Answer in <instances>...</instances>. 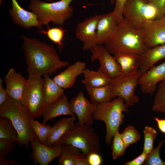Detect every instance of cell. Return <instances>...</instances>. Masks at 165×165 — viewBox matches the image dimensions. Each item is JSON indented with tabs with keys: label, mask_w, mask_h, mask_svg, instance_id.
Listing matches in <instances>:
<instances>
[{
	"label": "cell",
	"mask_w": 165,
	"mask_h": 165,
	"mask_svg": "<svg viewBox=\"0 0 165 165\" xmlns=\"http://www.w3.org/2000/svg\"><path fill=\"white\" fill-rule=\"evenodd\" d=\"M89 165H100L103 161L101 156L98 153H93L87 156Z\"/></svg>",
	"instance_id": "74e56055"
},
{
	"label": "cell",
	"mask_w": 165,
	"mask_h": 165,
	"mask_svg": "<svg viewBox=\"0 0 165 165\" xmlns=\"http://www.w3.org/2000/svg\"><path fill=\"white\" fill-rule=\"evenodd\" d=\"M65 31V30L60 27L49 28L48 27L47 30H39L38 33L46 35L51 41L58 45L61 50L63 46V41Z\"/></svg>",
	"instance_id": "4dcf8cb0"
},
{
	"label": "cell",
	"mask_w": 165,
	"mask_h": 165,
	"mask_svg": "<svg viewBox=\"0 0 165 165\" xmlns=\"http://www.w3.org/2000/svg\"><path fill=\"white\" fill-rule=\"evenodd\" d=\"M0 139L19 144L18 134L12 122L2 117H0Z\"/></svg>",
	"instance_id": "83f0119b"
},
{
	"label": "cell",
	"mask_w": 165,
	"mask_h": 165,
	"mask_svg": "<svg viewBox=\"0 0 165 165\" xmlns=\"http://www.w3.org/2000/svg\"><path fill=\"white\" fill-rule=\"evenodd\" d=\"M0 116L7 118L12 122L17 131L19 144L28 150V145L37 138L31 126V119L26 108L20 102L9 97L0 106Z\"/></svg>",
	"instance_id": "3957f363"
},
{
	"label": "cell",
	"mask_w": 165,
	"mask_h": 165,
	"mask_svg": "<svg viewBox=\"0 0 165 165\" xmlns=\"http://www.w3.org/2000/svg\"><path fill=\"white\" fill-rule=\"evenodd\" d=\"M71 110L76 115L78 122L77 124L92 125L94 119L93 115L96 111L97 104L89 101L82 92H79L69 102Z\"/></svg>",
	"instance_id": "30bf717a"
},
{
	"label": "cell",
	"mask_w": 165,
	"mask_h": 165,
	"mask_svg": "<svg viewBox=\"0 0 165 165\" xmlns=\"http://www.w3.org/2000/svg\"><path fill=\"white\" fill-rule=\"evenodd\" d=\"M147 154L142 152V153L133 160L127 162L124 165H141L144 162L147 156Z\"/></svg>",
	"instance_id": "f35d334b"
},
{
	"label": "cell",
	"mask_w": 165,
	"mask_h": 165,
	"mask_svg": "<svg viewBox=\"0 0 165 165\" xmlns=\"http://www.w3.org/2000/svg\"><path fill=\"white\" fill-rule=\"evenodd\" d=\"M101 15L86 18L78 23L75 28L76 38L83 43V51L91 50L98 45L97 28Z\"/></svg>",
	"instance_id": "8fae6325"
},
{
	"label": "cell",
	"mask_w": 165,
	"mask_h": 165,
	"mask_svg": "<svg viewBox=\"0 0 165 165\" xmlns=\"http://www.w3.org/2000/svg\"><path fill=\"white\" fill-rule=\"evenodd\" d=\"M76 120L75 116L61 119L52 127L46 146L51 147L58 144L62 137L74 129Z\"/></svg>",
	"instance_id": "ffe728a7"
},
{
	"label": "cell",
	"mask_w": 165,
	"mask_h": 165,
	"mask_svg": "<svg viewBox=\"0 0 165 165\" xmlns=\"http://www.w3.org/2000/svg\"><path fill=\"white\" fill-rule=\"evenodd\" d=\"M27 79L20 103L26 108L31 118L35 119L43 116L48 105L45 98L44 79L28 75Z\"/></svg>",
	"instance_id": "52a82bcc"
},
{
	"label": "cell",
	"mask_w": 165,
	"mask_h": 165,
	"mask_svg": "<svg viewBox=\"0 0 165 165\" xmlns=\"http://www.w3.org/2000/svg\"><path fill=\"white\" fill-rule=\"evenodd\" d=\"M16 143L0 139V161L6 159L7 155L16 148Z\"/></svg>",
	"instance_id": "d590c367"
},
{
	"label": "cell",
	"mask_w": 165,
	"mask_h": 165,
	"mask_svg": "<svg viewBox=\"0 0 165 165\" xmlns=\"http://www.w3.org/2000/svg\"><path fill=\"white\" fill-rule=\"evenodd\" d=\"M90 60L94 62L98 60L100 63L99 69L104 72L113 79L121 75L120 66L102 45H97L91 50Z\"/></svg>",
	"instance_id": "7c38bea8"
},
{
	"label": "cell",
	"mask_w": 165,
	"mask_h": 165,
	"mask_svg": "<svg viewBox=\"0 0 165 165\" xmlns=\"http://www.w3.org/2000/svg\"><path fill=\"white\" fill-rule=\"evenodd\" d=\"M163 17L165 18V4L164 7L163 12Z\"/></svg>",
	"instance_id": "ee69618b"
},
{
	"label": "cell",
	"mask_w": 165,
	"mask_h": 165,
	"mask_svg": "<svg viewBox=\"0 0 165 165\" xmlns=\"http://www.w3.org/2000/svg\"><path fill=\"white\" fill-rule=\"evenodd\" d=\"M0 165H20L21 164L17 161L9 159L0 161Z\"/></svg>",
	"instance_id": "7bdbcfd3"
},
{
	"label": "cell",
	"mask_w": 165,
	"mask_h": 165,
	"mask_svg": "<svg viewBox=\"0 0 165 165\" xmlns=\"http://www.w3.org/2000/svg\"><path fill=\"white\" fill-rule=\"evenodd\" d=\"M84 79L82 83L85 86L99 87L108 85L112 79L107 74L98 69L94 71L86 68L83 71Z\"/></svg>",
	"instance_id": "cb8c5ba5"
},
{
	"label": "cell",
	"mask_w": 165,
	"mask_h": 165,
	"mask_svg": "<svg viewBox=\"0 0 165 165\" xmlns=\"http://www.w3.org/2000/svg\"><path fill=\"white\" fill-rule=\"evenodd\" d=\"M85 86L90 101L97 104L110 101L115 98L111 83L99 87Z\"/></svg>",
	"instance_id": "d4e9b609"
},
{
	"label": "cell",
	"mask_w": 165,
	"mask_h": 165,
	"mask_svg": "<svg viewBox=\"0 0 165 165\" xmlns=\"http://www.w3.org/2000/svg\"><path fill=\"white\" fill-rule=\"evenodd\" d=\"M21 38L28 75L38 77L51 75L69 65L68 61L61 59L52 45L35 38L22 35Z\"/></svg>",
	"instance_id": "6da1fadb"
},
{
	"label": "cell",
	"mask_w": 165,
	"mask_h": 165,
	"mask_svg": "<svg viewBox=\"0 0 165 165\" xmlns=\"http://www.w3.org/2000/svg\"><path fill=\"white\" fill-rule=\"evenodd\" d=\"M141 30L144 43L148 48L165 44V18L148 22Z\"/></svg>",
	"instance_id": "4fadbf2b"
},
{
	"label": "cell",
	"mask_w": 165,
	"mask_h": 165,
	"mask_svg": "<svg viewBox=\"0 0 165 165\" xmlns=\"http://www.w3.org/2000/svg\"><path fill=\"white\" fill-rule=\"evenodd\" d=\"M128 107L124 100L117 97L110 101L97 104L93 115L94 119L103 121L106 127L105 136L106 144L110 145L114 134L119 131V128L123 122V112H127Z\"/></svg>",
	"instance_id": "5b68a950"
},
{
	"label": "cell",
	"mask_w": 165,
	"mask_h": 165,
	"mask_svg": "<svg viewBox=\"0 0 165 165\" xmlns=\"http://www.w3.org/2000/svg\"><path fill=\"white\" fill-rule=\"evenodd\" d=\"M61 115L75 116L70 110L68 97L64 94L48 105L43 115L42 123L46 124L49 120Z\"/></svg>",
	"instance_id": "44dd1931"
},
{
	"label": "cell",
	"mask_w": 165,
	"mask_h": 165,
	"mask_svg": "<svg viewBox=\"0 0 165 165\" xmlns=\"http://www.w3.org/2000/svg\"><path fill=\"white\" fill-rule=\"evenodd\" d=\"M3 80L0 79V106L4 104L8 99V96L5 89L3 87Z\"/></svg>",
	"instance_id": "60d3db41"
},
{
	"label": "cell",
	"mask_w": 165,
	"mask_h": 165,
	"mask_svg": "<svg viewBox=\"0 0 165 165\" xmlns=\"http://www.w3.org/2000/svg\"><path fill=\"white\" fill-rule=\"evenodd\" d=\"M142 74L139 69L133 75L127 76L121 75L112 79L111 83L115 97H119L123 98L128 107L133 106L139 101V97L135 94V91Z\"/></svg>",
	"instance_id": "9c48e42d"
},
{
	"label": "cell",
	"mask_w": 165,
	"mask_h": 165,
	"mask_svg": "<svg viewBox=\"0 0 165 165\" xmlns=\"http://www.w3.org/2000/svg\"><path fill=\"white\" fill-rule=\"evenodd\" d=\"M30 143L32 149L31 159L36 165H48L57 158L61 152V144L50 147L41 143L37 138Z\"/></svg>",
	"instance_id": "5bb4252c"
},
{
	"label": "cell",
	"mask_w": 165,
	"mask_h": 165,
	"mask_svg": "<svg viewBox=\"0 0 165 165\" xmlns=\"http://www.w3.org/2000/svg\"><path fill=\"white\" fill-rule=\"evenodd\" d=\"M123 14L133 27L139 30L148 22L162 17L155 6L145 0H127Z\"/></svg>",
	"instance_id": "ba28073f"
},
{
	"label": "cell",
	"mask_w": 165,
	"mask_h": 165,
	"mask_svg": "<svg viewBox=\"0 0 165 165\" xmlns=\"http://www.w3.org/2000/svg\"><path fill=\"white\" fill-rule=\"evenodd\" d=\"M84 156L78 148L70 145L62 144L61 152L57 158L58 165H75L77 161Z\"/></svg>",
	"instance_id": "484cf974"
},
{
	"label": "cell",
	"mask_w": 165,
	"mask_h": 165,
	"mask_svg": "<svg viewBox=\"0 0 165 165\" xmlns=\"http://www.w3.org/2000/svg\"><path fill=\"white\" fill-rule=\"evenodd\" d=\"M58 144L70 145L79 149L85 156L98 153L101 145L99 136L90 125L76 124L72 130L65 134Z\"/></svg>",
	"instance_id": "8992f818"
},
{
	"label": "cell",
	"mask_w": 165,
	"mask_h": 165,
	"mask_svg": "<svg viewBox=\"0 0 165 165\" xmlns=\"http://www.w3.org/2000/svg\"><path fill=\"white\" fill-rule=\"evenodd\" d=\"M165 79V61L157 66H153L142 74L138 84L143 93L152 95L156 90L157 84Z\"/></svg>",
	"instance_id": "2e32d148"
},
{
	"label": "cell",
	"mask_w": 165,
	"mask_h": 165,
	"mask_svg": "<svg viewBox=\"0 0 165 165\" xmlns=\"http://www.w3.org/2000/svg\"><path fill=\"white\" fill-rule=\"evenodd\" d=\"M111 4L113 5L115 3V0H110Z\"/></svg>",
	"instance_id": "f6af8a7d"
},
{
	"label": "cell",
	"mask_w": 165,
	"mask_h": 165,
	"mask_svg": "<svg viewBox=\"0 0 165 165\" xmlns=\"http://www.w3.org/2000/svg\"><path fill=\"white\" fill-rule=\"evenodd\" d=\"M154 119L157 122L159 130L161 132L165 134V119H160L156 117Z\"/></svg>",
	"instance_id": "b9f144b4"
},
{
	"label": "cell",
	"mask_w": 165,
	"mask_h": 165,
	"mask_svg": "<svg viewBox=\"0 0 165 165\" xmlns=\"http://www.w3.org/2000/svg\"><path fill=\"white\" fill-rule=\"evenodd\" d=\"M141 30L134 28L125 18L119 22L114 33L105 44L107 51L114 55L119 53H131L140 55L148 49L143 42Z\"/></svg>",
	"instance_id": "7a4b0ae2"
},
{
	"label": "cell",
	"mask_w": 165,
	"mask_h": 165,
	"mask_svg": "<svg viewBox=\"0 0 165 165\" xmlns=\"http://www.w3.org/2000/svg\"><path fill=\"white\" fill-rule=\"evenodd\" d=\"M114 56L120 66L121 76H127L133 75L139 69L141 55L131 53H119Z\"/></svg>",
	"instance_id": "7402d4cb"
},
{
	"label": "cell",
	"mask_w": 165,
	"mask_h": 165,
	"mask_svg": "<svg viewBox=\"0 0 165 165\" xmlns=\"http://www.w3.org/2000/svg\"><path fill=\"white\" fill-rule=\"evenodd\" d=\"M47 1V2H51L52 1H54L55 0H46Z\"/></svg>",
	"instance_id": "bcb514c9"
},
{
	"label": "cell",
	"mask_w": 165,
	"mask_h": 165,
	"mask_svg": "<svg viewBox=\"0 0 165 165\" xmlns=\"http://www.w3.org/2000/svg\"><path fill=\"white\" fill-rule=\"evenodd\" d=\"M30 122L38 139L41 143L46 145L52 127L46 124L40 123L38 121L31 118Z\"/></svg>",
	"instance_id": "f1b7e54d"
},
{
	"label": "cell",
	"mask_w": 165,
	"mask_h": 165,
	"mask_svg": "<svg viewBox=\"0 0 165 165\" xmlns=\"http://www.w3.org/2000/svg\"><path fill=\"white\" fill-rule=\"evenodd\" d=\"M86 65L85 62L77 61L69 65L64 71L55 76L53 79L64 89L71 88L74 86L77 76L83 73Z\"/></svg>",
	"instance_id": "d6986e66"
},
{
	"label": "cell",
	"mask_w": 165,
	"mask_h": 165,
	"mask_svg": "<svg viewBox=\"0 0 165 165\" xmlns=\"http://www.w3.org/2000/svg\"><path fill=\"white\" fill-rule=\"evenodd\" d=\"M4 80L5 89L9 97L20 103L28 79L12 68L9 70Z\"/></svg>",
	"instance_id": "e0dca14e"
},
{
	"label": "cell",
	"mask_w": 165,
	"mask_h": 165,
	"mask_svg": "<svg viewBox=\"0 0 165 165\" xmlns=\"http://www.w3.org/2000/svg\"><path fill=\"white\" fill-rule=\"evenodd\" d=\"M45 98L48 105L55 101L64 94V89L58 85L48 75L44 76Z\"/></svg>",
	"instance_id": "4316f807"
},
{
	"label": "cell",
	"mask_w": 165,
	"mask_h": 165,
	"mask_svg": "<svg viewBox=\"0 0 165 165\" xmlns=\"http://www.w3.org/2000/svg\"><path fill=\"white\" fill-rule=\"evenodd\" d=\"M152 108L154 112L165 113V79L158 85Z\"/></svg>",
	"instance_id": "f546056e"
},
{
	"label": "cell",
	"mask_w": 165,
	"mask_h": 165,
	"mask_svg": "<svg viewBox=\"0 0 165 165\" xmlns=\"http://www.w3.org/2000/svg\"><path fill=\"white\" fill-rule=\"evenodd\" d=\"M121 134L126 148L131 144L136 143L140 138V133L131 126L126 127Z\"/></svg>",
	"instance_id": "e575fe53"
},
{
	"label": "cell",
	"mask_w": 165,
	"mask_h": 165,
	"mask_svg": "<svg viewBox=\"0 0 165 165\" xmlns=\"http://www.w3.org/2000/svg\"><path fill=\"white\" fill-rule=\"evenodd\" d=\"M11 1L12 7L9 9V13L15 24L27 29L32 27L39 30L42 29L43 25L38 21L34 13L22 8L16 0Z\"/></svg>",
	"instance_id": "9a60e30c"
},
{
	"label": "cell",
	"mask_w": 165,
	"mask_h": 165,
	"mask_svg": "<svg viewBox=\"0 0 165 165\" xmlns=\"http://www.w3.org/2000/svg\"><path fill=\"white\" fill-rule=\"evenodd\" d=\"M154 6L158 10L161 17H163V12L165 4V0H145Z\"/></svg>",
	"instance_id": "ab89813d"
},
{
	"label": "cell",
	"mask_w": 165,
	"mask_h": 165,
	"mask_svg": "<svg viewBox=\"0 0 165 165\" xmlns=\"http://www.w3.org/2000/svg\"><path fill=\"white\" fill-rule=\"evenodd\" d=\"M165 140H163L158 143L157 146L147 154V157L143 165H165V162L161 159L160 156V149L165 142Z\"/></svg>",
	"instance_id": "836d02e7"
},
{
	"label": "cell",
	"mask_w": 165,
	"mask_h": 165,
	"mask_svg": "<svg viewBox=\"0 0 165 165\" xmlns=\"http://www.w3.org/2000/svg\"><path fill=\"white\" fill-rule=\"evenodd\" d=\"M73 0H61L49 3L41 0H31L28 8L43 25L49 27L51 22L62 26L73 14V8L70 5Z\"/></svg>",
	"instance_id": "277c9868"
},
{
	"label": "cell",
	"mask_w": 165,
	"mask_h": 165,
	"mask_svg": "<svg viewBox=\"0 0 165 165\" xmlns=\"http://www.w3.org/2000/svg\"><path fill=\"white\" fill-rule=\"evenodd\" d=\"M127 0H115V7L113 11L117 15L119 22L123 18V12Z\"/></svg>",
	"instance_id": "8d00e7d4"
},
{
	"label": "cell",
	"mask_w": 165,
	"mask_h": 165,
	"mask_svg": "<svg viewBox=\"0 0 165 165\" xmlns=\"http://www.w3.org/2000/svg\"><path fill=\"white\" fill-rule=\"evenodd\" d=\"M165 58V44L149 48L141 56L139 68L142 74L147 71L157 62Z\"/></svg>",
	"instance_id": "603a6c76"
},
{
	"label": "cell",
	"mask_w": 165,
	"mask_h": 165,
	"mask_svg": "<svg viewBox=\"0 0 165 165\" xmlns=\"http://www.w3.org/2000/svg\"><path fill=\"white\" fill-rule=\"evenodd\" d=\"M119 22L117 15L113 11L101 15L97 28L98 45L105 44L112 36Z\"/></svg>",
	"instance_id": "ac0fdd59"
},
{
	"label": "cell",
	"mask_w": 165,
	"mask_h": 165,
	"mask_svg": "<svg viewBox=\"0 0 165 165\" xmlns=\"http://www.w3.org/2000/svg\"><path fill=\"white\" fill-rule=\"evenodd\" d=\"M111 148L113 160L116 159L125 153L126 148L119 131L116 132L113 136Z\"/></svg>",
	"instance_id": "d6a6232c"
},
{
	"label": "cell",
	"mask_w": 165,
	"mask_h": 165,
	"mask_svg": "<svg viewBox=\"0 0 165 165\" xmlns=\"http://www.w3.org/2000/svg\"><path fill=\"white\" fill-rule=\"evenodd\" d=\"M143 132L144 141L142 152L148 154L154 148L153 144L154 141L157 136V131L154 128L146 126Z\"/></svg>",
	"instance_id": "1f68e13d"
}]
</instances>
